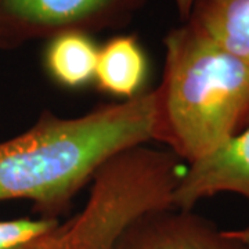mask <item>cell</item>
Listing matches in <instances>:
<instances>
[{
  "instance_id": "cell-1",
  "label": "cell",
  "mask_w": 249,
  "mask_h": 249,
  "mask_svg": "<svg viewBox=\"0 0 249 249\" xmlns=\"http://www.w3.org/2000/svg\"><path fill=\"white\" fill-rule=\"evenodd\" d=\"M154 93L61 118L46 112L0 142V202L28 199L39 217L60 220L96 170L118 152L152 142Z\"/></svg>"
},
{
  "instance_id": "cell-2",
  "label": "cell",
  "mask_w": 249,
  "mask_h": 249,
  "mask_svg": "<svg viewBox=\"0 0 249 249\" xmlns=\"http://www.w3.org/2000/svg\"><path fill=\"white\" fill-rule=\"evenodd\" d=\"M165 50L152 142L188 165L249 126V61L188 22L166 35Z\"/></svg>"
},
{
  "instance_id": "cell-3",
  "label": "cell",
  "mask_w": 249,
  "mask_h": 249,
  "mask_svg": "<svg viewBox=\"0 0 249 249\" xmlns=\"http://www.w3.org/2000/svg\"><path fill=\"white\" fill-rule=\"evenodd\" d=\"M186 163L148 142L118 152L90 181L88 202L62 222L64 249H111L134 222L173 208V194Z\"/></svg>"
},
{
  "instance_id": "cell-4",
  "label": "cell",
  "mask_w": 249,
  "mask_h": 249,
  "mask_svg": "<svg viewBox=\"0 0 249 249\" xmlns=\"http://www.w3.org/2000/svg\"><path fill=\"white\" fill-rule=\"evenodd\" d=\"M147 0H0V22L18 35L53 39L129 24Z\"/></svg>"
},
{
  "instance_id": "cell-5",
  "label": "cell",
  "mask_w": 249,
  "mask_h": 249,
  "mask_svg": "<svg viewBox=\"0 0 249 249\" xmlns=\"http://www.w3.org/2000/svg\"><path fill=\"white\" fill-rule=\"evenodd\" d=\"M111 249H249L194 209L168 208L145 214Z\"/></svg>"
},
{
  "instance_id": "cell-6",
  "label": "cell",
  "mask_w": 249,
  "mask_h": 249,
  "mask_svg": "<svg viewBox=\"0 0 249 249\" xmlns=\"http://www.w3.org/2000/svg\"><path fill=\"white\" fill-rule=\"evenodd\" d=\"M222 193L249 201V126L187 165L173 194V208L194 209L199 201Z\"/></svg>"
},
{
  "instance_id": "cell-7",
  "label": "cell",
  "mask_w": 249,
  "mask_h": 249,
  "mask_svg": "<svg viewBox=\"0 0 249 249\" xmlns=\"http://www.w3.org/2000/svg\"><path fill=\"white\" fill-rule=\"evenodd\" d=\"M148 60L136 36H115L98 49L94 82L112 97L132 100L145 93Z\"/></svg>"
},
{
  "instance_id": "cell-8",
  "label": "cell",
  "mask_w": 249,
  "mask_h": 249,
  "mask_svg": "<svg viewBox=\"0 0 249 249\" xmlns=\"http://www.w3.org/2000/svg\"><path fill=\"white\" fill-rule=\"evenodd\" d=\"M186 22L249 61V0H196Z\"/></svg>"
},
{
  "instance_id": "cell-9",
  "label": "cell",
  "mask_w": 249,
  "mask_h": 249,
  "mask_svg": "<svg viewBox=\"0 0 249 249\" xmlns=\"http://www.w3.org/2000/svg\"><path fill=\"white\" fill-rule=\"evenodd\" d=\"M98 47L88 34L67 32L55 36L46 49L50 78L65 89H82L94 82Z\"/></svg>"
},
{
  "instance_id": "cell-10",
  "label": "cell",
  "mask_w": 249,
  "mask_h": 249,
  "mask_svg": "<svg viewBox=\"0 0 249 249\" xmlns=\"http://www.w3.org/2000/svg\"><path fill=\"white\" fill-rule=\"evenodd\" d=\"M60 220L13 219L0 222V249H16L54 230Z\"/></svg>"
},
{
  "instance_id": "cell-11",
  "label": "cell",
  "mask_w": 249,
  "mask_h": 249,
  "mask_svg": "<svg viewBox=\"0 0 249 249\" xmlns=\"http://www.w3.org/2000/svg\"><path fill=\"white\" fill-rule=\"evenodd\" d=\"M16 249H64L62 245V222L52 231L36 240L27 242Z\"/></svg>"
},
{
  "instance_id": "cell-12",
  "label": "cell",
  "mask_w": 249,
  "mask_h": 249,
  "mask_svg": "<svg viewBox=\"0 0 249 249\" xmlns=\"http://www.w3.org/2000/svg\"><path fill=\"white\" fill-rule=\"evenodd\" d=\"M194 1L196 0H175L176 7H178V13H180V17L184 19V22L190 17V13H191L193 6H194Z\"/></svg>"
},
{
  "instance_id": "cell-13",
  "label": "cell",
  "mask_w": 249,
  "mask_h": 249,
  "mask_svg": "<svg viewBox=\"0 0 249 249\" xmlns=\"http://www.w3.org/2000/svg\"><path fill=\"white\" fill-rule=\"evenodd\" d=\"M227 232L231 235L232 238L241 241L249 247V226L248 227H242V229H235V230H227Z\"/></svg>"
}]
</instances>
